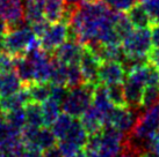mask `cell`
<instances>
[{
	"label": "cell",
	"instance_id": "cell-1",
	"mask_svg": "<svg viewBox=\"0 0 159 157\" xmlns=\"http://www.w3.org/2000/svg\"><path fill=\"white\" fill-rule=\"evenodd\" d=\"M152 46L151 30L146 28H136L122 40V50L125 64L146 61L148 53ZM123 62V64H124Z\"/></svg>",
	"mask_w": 159,
	"mask_h": 157
},
{
	"label": "cell",
	"instance_id": "cell-2",
	"mask_svg": "<svg viewBox=\"0 0 159 157\" xmlns=\"http://www.w3.org/2000/svg\"><path fill=\"white\" fill-rule=\"evenodd\" d=\"M97 84L83 83L79 87L69 90L62 103V110L73 118H79L92 104L93 90Z\"/></svg>",
	"mask_w": 159,
	"mask_h": 157
},
{
	"label": "cell",
	"instance_id": "cell-3",
	"mask_svg": "<svg viewBox=\"0 0 159 157\" xmlns=\"http://www.w3.org/2000/svg\"><path fill=\"white\" fill-rule=\"evenodd\" d=\"M34 36L35 34L27 24L19 28L9 29L6 31V34L2 37L4 51L13 57L26 54L28 45L31 42V39L34 38Z\"/></svg>",
	"mask_w": 159,
	"mask_h": 157
},
{
	"label": "cell",
	"instance_id": "cell-4",
	"mask_svg": "<svg viewBox=\"0 0 159 157\" xmlns=\"http://www.w3.org/2000/svg\"><path fill=\"white\" fill-rule=\"evenodd\" d=\"M139 114H141L139 109L130 106H123V108L113 106V109L106 114V125L114 127L117 131L128 135L131 133L133 128L136 125Z\"/></svg>",
	"mask_w": 159,
	"mask_h": 157
},
{
	"label": "cell",
	"instance_id": "cell-5",
	"mask_svg": "<svg viewBox=\"0 0 159 157\" xmlns=\"http://www.w3.org/2000/svg\"><path fill=\"white\" fill-rule=\"evenodd\" d=\"M84 46V45H83ZM103 62L95 51L89 46H84L83 54L79 61V68L84 78V83L98 84L99 83V70Z\"/></svg>",
	"mask_w": 159,
	"mask_h": 157
},
{
	"label": "cell",
	"instance_id": "cell-6",
	"mask_svg": "<svg viewBox=\"0 0 159 157\" xmlns=\"http://www.w3.org/2000/svg\"><path fill=\"white\" fill-rule=\"evenodd\" d=\"M0 18L6 22L7 30L28 24L22 0H0Z\"/></svg>",
	"mask_w": 159,
	"mask_h": 157
},
{
	"label": "cell",
	"instance_id": "cell-7",
	"mask_svg": "<svg viewBox=\"0 0 159 157\" xmlns=\"http://www.w3.org/2000/svg\"><path fill=\"white\" fill-rule=\"evenodd\" d=\"M69 38V26L65 22H57L49 26L41 37V48L49 54H52Z\"/></svg>",
	"mask_w": 159,
	"mask_h": 157
},
{
	"label": "cell",
	"instance_id": "cell-8",
	"mask_svg": "<svg viewBox=\"0 0 159 157\" xmlns=\"http://www.w3.org/2000/svg\"><path fill=\"white\" fill-rule=\"evenodd\" d=\"M125 75L127 70L122 61L106 60L102 62L99 70V83L105 86L121 84L124 82Z\"/></svg>",
	"mask_w": 159,
	"mask_h": 157
},
{
	"label": "cell",
	"instance_id": "cell-9",
	"mask_svg": "<svg viewBox=\"0 0 159 157\" xmlns=\"http://www.w3.org/2000/svg\"><path fill=\"white\" fill-rule=\"evenodd\" d=\"M83 50H84V46L78 40L73 38H67L51 56H53L58 61L65 64L66 66L79 65Z\"/></svg>",
	"mask_w": 159,
	"mask_h": 157
},
{
	"label": "cell",
	"instance_id": "cell-10",
	"mask_svg": "<svg viewBox=\"0 0 159 157\" xmlns=\"http://www.w3.org/2000/svg\"><path fill=\"white\" fill-rule=\"evenodd\" d=\"M79 121L81 122V125L84 126L86 132L89 133V136L101 132L103 129V127L106 126V117H105V114L100 112L93 105H89L87 110L80 116Z\"/></svg>",
	"mask_w": 159,
	"mask_h": 157
},
{
	"label": "cell",
	"instance_id": "cell-11",
	"mask_svg": "<svg viewBox=\"0 0 159 157\" xmlns=\"http://www.w3.org/2000/svg\"><path fill=\"white\" fill-rule=\"evenodd\" d=\"M14 60V72L16 73L23 86H27L29 83L34 82V67L33 61L28 58L26 54L15 56L13 57Z\"/></svg>",
	"mask_w": 159,
	"mask_h": 157
},
{
	"label": "cell",
	"instance_id": "cell-12",
	"mask_svg": "<svg viewBox=\"0 0 159 157\" xmlns=\"http://www.w3.org/2000/svg\"><path fill=\"white\" fill-rule=\"evenodd\" d=\"M56 141H57V139L52 133V131L49 129L47 126H43L37 129L34 139L31 140V142L27 146L26 148L37 149V150L43 153L47 149L56 146Z\"/></svg>",
	"mask_w": 159,
	"mask_h": 157
},
{
	"label": "cell",
	"instance_id": "cell-13",
	"mask_svg": "<svg viewBox=\"0 0 159 157\" xmlns=\"http://www.w3.org/2000/svg\"><path fill=\"white\" fill-rule=\"evenodd\" d=\"M22 87L21 80L14 70L0 73V98L19 91Z\"/></svg>",
	"mask_w": 159,
	"mask_h": 157
},
{
	"label": "cell",
	"instance_id": "cell-14",
	"mask_svg": "<svg viewBox=\"0 0 159 157\" xmlns=\"http://www.w3.org/2000/svg\"><path fill=\"white\" fill-rule=\"evenodd\" d=\"M66 12L65 0H45L43 15L49 23L63 22Z\"/></svg>",
	"mask_w": 159,
	"mask_h": 157
},
{
	"label": "cell",
	"instance_id": "cell-15",
	"mask_svg": "<svg viewBox=\"0 0 159 157\" xmlns=\"http://www.w3.org/2000/svg\"><path fill=\"white\" fill-rule=\"evenodd\" d=\"M30 102V97L29 94L27 91V88L23 86L19 91L14 92L12 95L7 97H2L0 98V106L4 110V112L11 111V110L20 109V108H25L27 103Z\"/></svg>",
	"mask_w": 159,
	"mask_h": 157
},
{
	"label": "cell",
	"instance_id": "cell-16",
	"mask_svg": "<svg viewBox=\"0 0 159 157\" xmlns=\"http://www.w3.org/2000/svg\"><path fill=\"white\" fill-rule=\"evenodd\" d=\"M92 105L95 106L100 112L105 114V117L113 109V104H111L109 98H108L107 88L105 84L98 83L97 86H95L92 95Z\"/></svg>",
	"mask_w": 159,
	"mask_h": 157
},
{
	"label": "cell",
	"instance_id": "cell-17",
	"mask_svg": "<svg viewBox=\"0 0 159 157\" xmlns=\"http://www.w3.org/2000/svg\"><path fill=\"white\" fill-rule=\"evenodd\" d=\"M45 0H26L25 8V20L27 23L31 24L33 22L44 18L43 9H44Z\"/></svg>",
	"mask_w": 159,
	"mask_h": 157
},
{
	"label": "cell",
	"instance_id": "cell-18",
	"mask_svg": "<svg viewBox=\"0 0 159 157\" xmlns=\"http://www.w3.org/2000/svg\"><path fill=\"white\" fill-rule=\"evenodd\" d=\"M25 113H26L27 125L34 127H43L44 120H43V113L40 103L36 102H29L25 105Z\"/></svg>",
	"mask_w": 159,
	"mask_h": 157
},
{
	"label": "cell",
	"instance_id": "cell-19",
	"mask_svg": "<svg viewBox=\"0 0 159 157\" xmlns=\"http://www.w3.org/2000/svg\"><path fill=\"white\" fill-rule=\"evenodd\" d=\"M30 97V102L43 103L50 97V83L31 82L25 86Z\"/></svg>",
	"mask_w": 159,
	"mask_h": 157
},
{
	"label": "cell",
	"instance_id": "cell-20",
	"mask_svg": "<svg viewBox=\"0 0 159 157\" xmlns=\"http://www.w3.org/2000/svg\"><path fill=\"white\" fill-rule=\"evenodd\" d=\"M61 105L62 104L59 102L55 100L51 97H49L43 103H41L44 126H51L52 122L57 119V117L61 114Z\"/></svg>",
	"mask_w": 159,
	"mask_h": 157
},
{
	"label": "cell",
	"instance_id": "cell-21",
	"mask_svg": "<svg viewBox=\"0 0 159 157\" xmlns=\"http://www.w3.org/2000/svg\"><path fill=\"white\" fill-rule=\"evenodd\" d=\"M65 140H69L71 142H75V144L80 146L81 148H85L89 140V133L86 132L84 126L81 125L79 120L73 119V122L70 127V131L67 132L66 136L64 138Z\"/></svg>",
	"mask_w": 159,
	"mask_h": 157
},
{
	"label": "cell",
	"instance_id": "cell-22",
	"mask_svg": "<svg viewBox=\"0 0 159 157\" xmlns=\"http://www.w3.org/2000/svg\"><path fill=\"white\" fill-rule=\"evenodd\" d=\"M73 122V117H71L70 114L63 112L57 117V119L52 122V133L55 134L56 139L59 141V140H63L65 136H66L67 132L70 131V127Z\"/></svg>",
	"mask_w": 159,
	"mask_h": 157
},
{
	"label": "cell",
	"instance_id": "cell-23",
	"mask_svg": "<svg viewBox=\"0 0 159 157\" xmlns=\"http://www.w3.org/2000/svg\"><path fill=\"white\" fill-rule=\"evenodd\" d=\"M128 18L135 28H146L150 26L149 15L146 14L144 7L142 4H136L128 11Z\"/></svg>",
	"mask_w": 159,
	"mask_h": 157
},
{
	"label": "cell",
	"instance_id": "cell-24",
	"mask_svg": "<svg viewBox=\"0 0 159 157\" xmlns=\"http://www.w3.org/2000/svg\"><path fill=\"white\" fill-rule=\"evenodd\" d=\"M4 120L16 132L21 133L22 128L26 126V113H25V108H20V109L11 110L7 112H4Z\"/></svg>",
	"mask_w": 159,
	"mask_h": 157
},
{
	"label": "cell",
	"instance_id": "cell-25",
	"mask_svg": "<svg viewBox=\"0 0 159 157\" xmlns=\"http://www.w3.org/2000/svg\"><path fill=\"white\" fill-rule=\"evenodd\" d=\"M107 88V95L108 98L111 100L113 106H117V108H123V106H128L127 102H125V97H124L123 86L121 84H111V86H106Z\"/></svg>",
	"mask_w": 159,
	"mask_h": 157
},
{
	"label": "cell",
	"instance_id": "cell-26",
	"mask_svg": "<svg viewBox=\"0 0 159 157\" xmlns=\"http://www.w3.org/2000/svg\"><path fill=\"white\" fill-rule=\"evenodd\" d=\"M159 102V86H145L142 96V108H149Z\"/></svg>",
	"mask_w": 159,
	"mask_h": 157
},
{
	"label": "cell",
	"instance_id": "cell-27",
	"mask_svg": "<svg viewBox=\"0 0 159 157\" xmlns=\"http://www.w3.org/2000/svg\"><path fill=\"white\" fill-rule=\"evenodd\" d=\"M142 6L144 7L146 14L149 15L150 24L159 23V0H139Z\"/></svg>",
	"mask_w": 159,
	"mask_h": 157
},
{
	"label": "cell",
	"instance_id": "cell-28",
	"mask_svg": "<svg viewBox=\"0 0 159 157\" xmlns=\"http://www.w3.org/2000/svg\"><path fill=\"white\" fill-rule=\"evenodd\" d=\"M84 83V78L80 72L79 65H70L67 66V81L66 87L69 89L79 87Z\"/></svg>",
	"mask_w": 159,
	"mask_h": 157
},
{
	"label": "cell",
	"instance_id": "cell-29",
	"mask_svg": "<svg viewBox=\"0 0 159 157\" xmlns=\"http://www.w3.org/2000/svg\"><path fill=\"white\" fill-rule=\"evenodd\" d=\"M58 148L61 150L62 157H75L78 153L81 151V147L75 144V142H71L69 140H59L58 142Z\"/></svg>",
	"mask_w": 159,
	"mask_h": 157
},
{
	"label": "cell",
	"instance_id": "cell-30",
	"mask_svg": "<svg viewBox=\"0 0 159 157\" xmlns=\"http://www.w3.org/2000/svg\"><path fill=\"white\" fill-rule=\"evenodd\" d=\"M109 8L119 12H128L133 6L139 2V0H103Z\"/></svg>",
	"mask_w": 159,
	"mask_h": 157
},
{
	"label": "cell",
	"instance_id": "cell-31",
	"mask_svg": "<svg viewBox=\"0 0 159 157\" xmlns=\"http://www.w3.org/2000/svg\"><path fill=\"white\" fill-rule=\"evenodd\" d=\"M69 88L66 86H61V84H51L50 83V97L53 98L55 100L59 102L61 104L63 100H65L67 92H69Z\"/></svg>",
	"mask_w": 159,
	"mask_h": 157
},
{
	"label": "cell",
	"instance_id": "cell-32",
	"mask_svg": "<svg viewBox=\"0 0 159 157\" xmlns=\"http://www.w3.org/2000/svg\"><path fill=\"white\" fill-rule=\"evenodd\" d=\"M30 26H31V30H33V32H34L37 37H40L41 38L42 35L45 32V30L49 28L50 23L45 20V18H43V19H41V20H37V21L33 22Z\"/></svg>",
	"mask_w": 159,
	"mask_h": 157
},
{
	"label": "cell",
	"instance_id": "cell-33",
	"mask_svg": "<svg viewBox=\"0 0 159 157\" xmlns=\"http://www.w3.org/2000/svg\"><path fill=\"white\" fill-rule=\"evenodd\" d=\"M146 150H151V151L159 154V128L153 133V135L148 140Z\"/></svg>",
	"mask_w": 159,
	"mask_h": 157
},
{
	"label": "cell",
	"instance_id": "cell-34",
	"mask_svg": "<svg viewBox=\"0 0 159 157\" xmlns=\"http://www.w3.org/2000/svg\"><path fill=\"white\" fill-rule=\"evenodd\" d=\"M139 155H141V153L137 151L136 149L133 148V147H130V146L127 143V140H125L123 150H122L116 157H139Z\"/></svg>",
	"mask_w": 159,
	"mask_h": 157
},
{
	"label": "cell",
	"instance_id": "cell-35",
	"mask_svg": "<svg viewBox=\"0 0 159 157\" xmlns=\"http://www.w3.org/2000/svg\"><path fill=\"white\" fill-rule=\"evenodd\" d=\"M146 60L153 66H156L157 68H159V48L151 49L150 52L148 53Z\"/></svg>",
	"mask_w": 159,
	"mask_h": 157
},
{
	"label": "cell",
	"instance_id": "cell-36",
	"mask_svg": "<svg viewBox=\"0 0 159 157\" xmlns=\"http://www.w3.org/2000/svg\"><path fill=\"white\" fill-rule=\"evenodd\" d=\"M19 157H44V156H43V153L40 151V150H37V149L26 148Z\"/></svg>",
	"mask_w": 159,
	"mask_h": 157
},
{
	"label": "cell",
	"instance_id": "cell-37",
	"mask_svg": "<svg viewBox=\"0 0 159 157\" xmlns=\"http://www.w3.org/2000/svg\"><path fill=\"white\" fill-rule=\"evenodd\" d=\"M151 39H152V44L156 48H159V23L158 24H153L152 26V30H151Z\"/></svg>",
	"mask_w": 159,
	"mask_h": 157
},
{
	"label": "cell",
	"instance_id": "cell-38",
	"mask_svg": "<svg viewBox=\"0 0 159 157\" xmlns=\"http://www.w3.org/2000/svg\"><path fill=\"white\" fill-rule=\"evenodd\" d=\"M43 156L44 157H62V154H61V150L58 148V146H53L51 148L47 149L45 151H43Z\"/></svg>",
	"mask_w": 159,
	"mask_h": 157
},
{
	"label": "cell",
	"instance_id": "cell-39",
	"mask_svg": "<svg viewBox=\"0 0 159 157\" xmlns=\"http://www.w3.org/2000/svg\"><path fill=\"white\" fill-rule=\"evenodd\" d=\"M139 157H159V154L155 153V151H151V150H145V151L141 153Z\"/></svg>",
	"mask_w": 159,
	"mask_h": 157
},
{
	"label": "cell",
	"instance_id": "cell-40",
	"mask_svg": "<svg viewBox=\"0 0 159 157\" xmlns=\"http://www.w3.org/2000/svg\"><path fill=\"white\" fill-rule=\"evenodd\" d=\"M80 1H81V0H65L66 6H70V7H75V6H78Z\"/></svg>",
	"mask_w": 159,
	"mask_h": 157
},
{
	"label": "cell",
	"instance_id": "cell-41",
	"mask_svg": "<svg viewBox=\"0 0 159 157\" xmlns=\"http://www.w3.org/2000/svg\"><path fill=\"white\" fill-rule=\"evenodd\" d=\"M75 157H89V155L86 154V151H80V153L77 154Z\"/></svg>",
	"mask_w": 159,
	"mask_h": 157
},
{
	"label": "cell",
	"instance_id": "cell-42",
	"mask_svg": "<svg viewBox=\"0 0 159 157\" xmlns=\"http://www.w3.org/2000/svg\"><path fill=\"white\" fill-rule=\"evenodd\" d=\"M4 119V110L1 109V106H0V121Z\"/></svg>",
	"mask_w": 159,
	"mask_h": 157
},
{
	"label": "cell",
	"instance_id": "cell-43",
	"mask_svg": "<svg viewBox=\"0 0 159 157\" xmlns=\"http://www.w3.org/2000/svg\"><path fill=\"white\" fill-rule=\"evenodd\" d=\"M0 157H4V154L1 153V150H0Z\"/></svg>",
	"mask_w": 159,
	"mask_h": 157
}]
</instances>
